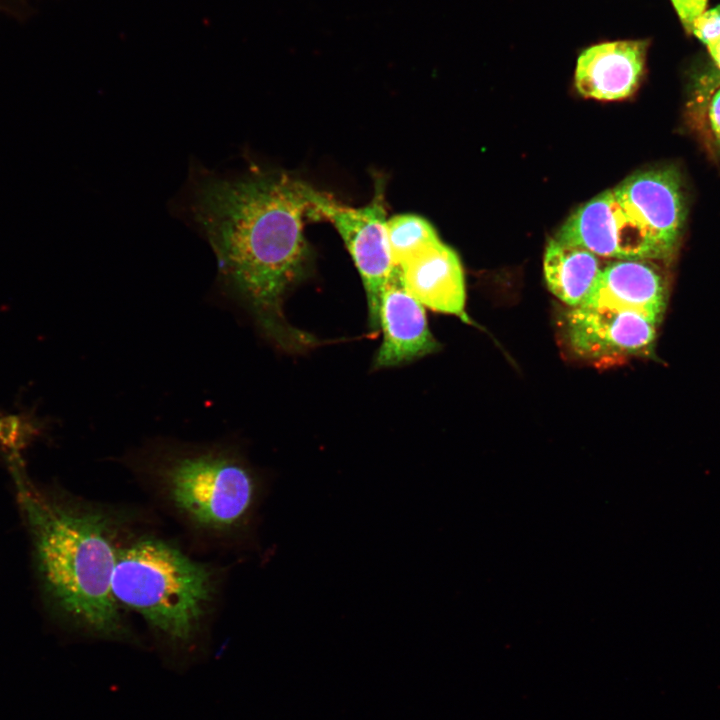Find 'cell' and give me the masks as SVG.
<instances>
[{
	"label": "cell",
	"mask_w": 720,
	"mask_h": 720,
	"mask_svg": "<svg viewBox=\"0 0 720 720\" xmlns=\"http://www.w3.org/2000/svg\"><path fill=\"white\" fill-rule=\"evenodd\" d=\"M315 190L274 171L222 176L199 170L190 185V213L215 253L221 282L288 352L318 344L283 310L288 291L309 268L304 223L316 220Z\"/></svg>",
	"instance_id": "cell-1"
},
{
	"label": "cell",
	"mask_w": 720,
	"mask_h": 720,
	"mask_svg": "<svg viewBox=\"0 0 720 720\" xmlns=\"http://www.w3.org/2000/svg\"><path fill=\"white\" fill-rule=\"evenodd\" d=\"M21 456L6 458L48 604L88 636L137 643L112 593L117 555L134 533L135 512L39 490L29 481Z\"/></svg>",
	"instance_id": "cell-2"
},
{
	"label": "cell",
	"mask_w": 720,
	"mask_h": 720,
	"mask_svg": "<svg viewBox=\"0 0 720 720\" xmlns=\"http://www.w3.org/2000/svg\"><path fill=\"white\" fill-rule=\"evenodd\" d=\"M121 461L195 541L222 549L256 544L266 479L238 445L157 440Z\"/></svg>",
	"instance_id": "cell-3"
},
{
	"label": "cell",
	"mask_w": 720,
	"mask_h": 720,
	"mask_svg": "<svg viewBox=\"0 0 720 720\" xmlns=\"http://www.w3.org/2000/svg\"><path fill=\"white\" fill-rule=\"evenodd\" d=\"M225 572L194 559L176 543L150 533L132 534L119 549L112 593L139 615L163 646L195 649L220 606Z\"/></svg>",
	"instance_id": "cell-4"
},
{
	"label": "cell",
	"mask_w": 720,
	"mask_h": 720,
	"mask_svg": "<svg viewBox=\"0 0 720 720\" xmlns=\"http://www.w3.org/2000/svg\"><path fill=\"white\" fill-rule=\"evenodd\" d=\"M613 189L638 239L644 260H671L686 218L678 172L673 168L644 170Z\"/></svg>",
	"instance_id": "cell-5"
},
{
	"label": "cell",
	"mask_w": 720,
	"mask_h": 720,
	"mask_svg": "<svg viewBox=\"0 0 720 720\" xmlns=\"http://www.w3.org/2000/svg\"><path fill=\"white\" fill-rule=\"evenodd\" d=\"M313 200L316 220H329L341 235L363 282L369 324L378 330L382 293L395 269L383 192L377 191L372 201L361 208L343 205L318 190Z\"/></svg>",
	"instance_id": "cell-6"
},
{
	"label": "cell",
	"mask_w": 720,
	"mask_h": 720,
	"mask_svg": "<svg viewBox=\"0 0 720 720\" xmlns=\"http://www.w3.org/2000/svg\"><path fill=\"white\" fill-rule=\"evenodd\" d=\"M659 321L634 310L581 304L563 321L570 348L598 365L654 354Z\"/></svg>",
	"instance_id": "cell-7"
},
{
	"label": "cell",
	"mask_w": 720,
	"mask_h": 720,
	"mask_svg": "<svg viewBox=\"0 0 720 720\" xmlns=\"http://www.w3.org/2000/svg\"><path fill=\"white\" fill-rule=\"evenodd\" d=\"M379 321L383 340L375 368L406 364L439 349L424 306L407 290L396 266L382 293Z\"/></svg>",
	"instance_id": "cell-8"
},
{
	"label": "cell",
	"mask_w": 720,
	"mask_h": 720,
	"mask_svg": "<svg viewBox=\"0 0 720 720\" xmlns=\"http://www.w3.org/2000/svg\"><path fill=\"white\" fill-rule=\"evenodd\" d=\"M648 39L603 41L578 55L574 86L586 98L621 100L638 88L646 65Z\"/></svg>",
	"instance_id": "cell-9"
},
{
	"label": "cell",
	"mask_w": 720,
	"mask_h": 720,
	"mask_svg": "<svg viewBox=\"0 0 720 720\" xmlns=\"http://www.w3.org/2000/svg\"><path fill=\"white\" fill-rule=\"evenodd\" d=\"M407 290L425 307L469 322L465 280L457 253L440 239L409 255L398 266Z\"/></svg>",
	"instance_id": "cell-10"
},
{
	"label": "cell",
	"mask_w": 720,
	"mask_h": 720,
	"mask_svg": "<svg viewBox=\"0 0 720 720\" xmlns=\"http://www.w3.org/2000/svg\"><path fill=\"white\" fill-rule=\"evenodd\" d=\"M664 271L649 260H615L602 267L582 304L634 310L661 322L669 298Z\"/></svg>",
	"instance_id": "cell-11"
},
{
	"label": "cell",
	"mask_w": 720,
	"mask_h": 720,
	"mask_svg": "<svg viewBox=\"0 0 720 720\" xmlns=\"http://www.w3.org/2000/svg\"><path fill=\"white\" fill-rule=\"evenodd\" d=\"M602 267L599 257L582 246L556 237L546 246L543 268L547 287L569 308L587 299Z\"/></svg>",
	"instance_id": "cell-12"
},
{
	"label": "cell",
	"mask_w": 720,
	"mask_h": 720,
	"mask_svg": "<svg viewBox=\"0 0 720 720\" xmlns=\"http://www.w3.org/2000/svg\"><path fill=\"white\" fill-rule=\"evenodd\" d=\"M387 235L395 266L422 246L439 239L434 227L414 214L396 215L387 220Z\"/></svg>",
	"instance_id": "cell-13"
},
{
	"label": "cell",
	"mask_w": 720,
	"mask_h": 720,
	"mask_svg": "<svg viewBox=\"0 0 720 720\" xmlns=\"http://www.w3.org/2000/svg\"><path fill=\"white\" fill-rule=\"evenodd\" d=\"M42 429L43 423L32 414L0 412V450L5 457L21 455V451L41 435Z\"/></svg>",
	"instance_id": "cell-14"
},
{
	"label": "cell",
	"mask_w": 720,
	"mask_h": 720,
	"mask_svg": "<svg viewBox=\"0 0 720 720\" xmlns=\"http://www.w3.org/2000/svg\"><path fill=\"white\" fill-rule=\"evenodd\" d=\"M691 33L705 46L720 38V5L705 10L693 22Z\"/></svg>",
	"instance_id": "cell-15"
},
{
	"label": "cell",
	"mask_w": 720,
	"mask_h": 720,
	"mask_svg": "<svg viewBox=\"0 0 720 720\" xmlns=\"http://www.w3.org/2000/svg\"><path fill=\"white\" fill-rule=\"evenodd\" d=\"M687 33H691L694 20L705 11L707 0H671Z\"/></svg>",
	"instance_id": "cell-16"
},
{
	"label": "cell",
	"mask_w": 720,
	"mask_h": 720,
	"mask_svg": "<svg viewBox=\"0 0 720 720\" xmlns=\"http://www.w3.org/2000/svg\"><path fill=\"white\" fill-rule=\"evenodd\" d=\"M709 120L714 136L720 145V88L712 97L709 106Z\"/></svg>",
	"instance_id": "cell-17"
},
{
	"label": "cell",
	"mask_w": 720,
	"mask_h": 720,
	"mask_svg": "<svg viewBox=\"0 0 720 720\" xmlns=\"http://www.w3.org/2000/svg\"><path fill=\"white\" fill-rule=\"evenodd\" d=\"M706 47H707L708 52H709L711 58L713 59L715 65L720 70V38L718 40L712 42L711 44H709Z\"/></svg>",
	"instance_id": "cell-18"
}]
</instances>
